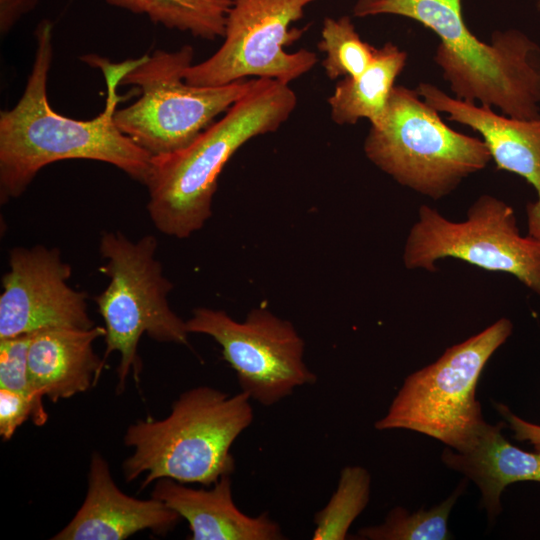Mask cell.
<instances>
[{
  "label": "cell",
  "mask_w": 540,
  "mask_h": 540,
  "mask_svg": "<svg viewBox=\"0 0 540 540\" xmlns=\"http://www.w3.org/2000/svg\"><path fill=\"white\" fill-rule=\"evenodd\" d=\"M53 25L48 19L35 29L36 49L31 72L17 104L0 112V202L20 197L38 172L68 159L111 164L145 184L151 155L123 134L114 122L122 97L117 94L129 61L111 65L90 56L86 62L101 67L107 82L104 110L90 120L58 114L47 97L48 73L53 59Z\"/></svg>",
  "instance_id": "cell-1"
},
{
  "label": "cell",
  "mask_w": 540,
  "mask_h": 540,
  "mask_svg": "<svg viewBox=\"0 0 540 540\" xmlns=\"http://www.w3.org/2000/svg\"><path fill=\"white\" fill-rule=\"evenodd\" d=\"M356 17L393 14L415 20L439 38L434 61L455 98L497 107L509 117H540V45L517 29L491 43L466 26L461 0H358Z\"/></svg>",
  "instance_id": "cell-2"
},
{
  "label": "cell",
  "mask_w": 540,
  "mask_h": 540,
  "mask_svg": "<svg viewBox=\"0 0 540 540\" xmlns=\"http://www.w3.org/2000/svg\"><path fill=\"white\" fill-rule=\"evenodd\" d=\"M296 104L289 84L259 78L249 93L186 147L152 157L144 185L155 227L178 239L199 231L212 215L218 177L229 159L250 139L276 131Z\"/></svg>",
  "instance_id": "cell-3"
},
{
  "label": "cell",
  "mask_w": 540,
  "mask_h": 540,
  "mask_svg": "<svg viewBox=\"0 0 540 540\" xmlns=\"http://www.w3.org/2000/svg\"><path fill=\"white\" fill-rule=\"evenodd\" d=\"M254 419L250 397L198 386L180 394L162 420L147 417L131 424L124 444L133 453L123 462L127 482L144 474L140 490L169 478L213 485L235 471L231 447Z\"/></svg>",
  "instance_id": "cell-4"
},
{
  "label": "cell",
  "mask_w": 540,
  "mask_h": 540,
  "mask_svg": "<svg viewBox=\"0 0 540 540\" xmlns=\"http://www.w3.org/2000/svg\"><path fill=\"white\" fill-rule=\"evenodd\" d=\"M364 152L397 183L433 200L448 196L492 159L483 140L450 128L417 90L404 86L393 87Z\"/></svg>",
  "instance_id": "cell-5"
},
{
  "label": "cell",
  "mask_w": 540,
  "mask_h": 540,
  "mask_svg": "<svg viewBox=\"0 0 540 540\" xmlns=\"http://www.w3.org/2000/svg\"><path fill=\"white\" fill-rule=\"evenodd\" d=\"M157 247L153 235L131 241L116 231L104 232L100 238L99 252L105 260L100 271L110 281L94 301L106 329L102 360L106 364L111 353L120 354L118 392L124 390L131 371L139 382L138 344L143 334L158 342L189 346L186 321L168 303L173 284L156 258Z\"/></svg>",
  "instance_id": "cell-6"
},
{
  "label": "cell",
  "mask_w": 540,
  "mask_h": 540,
  "mask_svg": "<svg viewBox=\"0 0 540 540\" xmlns=\"http://www.w3.org/2000/svg\"><path fill=\"white\" fill-rule=\"evenodd\" d=\"M194 50H155L130 60L121 84L133 85L140 96L116 109L118 129L151 157L178 151L190 144L213 120L249 93L259 78L204 87L187 83L185 70L193 64Z\"/></svg>",
  "instance_id": "cell-7"
},
{
  "label": "cell",
  "mask_w": 540,
  "mask_h": 540,
  "mask_svg": "<svg viewBox=\"0 0 540 540\" xmlns=\"http://www.w3.org/2000/svg\"><path fill=\"white\" fill-rule=\"evenodd\" d=\"M512 331L511 320L502 317L447 348L436 361L405 378L374 427L419 432L457 451L470 447L487 423L476 398L478 380Z\"/></svg>",
  "instance_id": "cell-8"
},
{
  "label": "cell",
  "mask_w": 540,
  "mask_h": 540,
  "mask_svg": "<svg viewBox=\"0 0 540 540\" xmlns=\"http://www.w3.org/2000/svg\"><path fill=\"white\" fill-rule=\"evenodd\" d=\"M445 258L510 274L540 297V240L523 236L514 209L495 196H479L462 221L426 204L419 207L404 244V266L434 272Z\"/></svg>",
  "instance_id": "cell-9"
},
{
  "label": "cell",
  "mask_w": 540,
  "mask_h": 540,
  "mask_svg": "<svg viewBox=\"0 0 540 540\" xmlns=\"http://www.w3.org/2000/svg\"><path fill=\"white\" fill-rule=\"evenodd\" d=\"M316 0H232L226 19L224 42L208 59L189 66L184 73L191 85H227L247 76L275 79L289 84L310 71L317 62L314 52L288 53L284 47L302 31L290 29Z\"/></svg>",
  "instance_id": "cell-10"
},
{
  "label": "cell",
  "mask_w": 540,
  "mask_h": 540,
  "mask_svg": "<svg viewBox=\"0 0 540 540\" xmlns=\"http://www.w3.org/2000/svg\"><path fill=\"white\" fill-rule=\"evenodd\" d=\"M189 333L213 338L235 371L241 391L272 406L317 376L304 362V341L294 326L266 308L251 310L242 322L223 310L196 308L186 321Z\"/></svg>",
  "instance_id": "cell-11"
},
{
  "label": "cell",
  "mask_w": 540,
  "mask_h": 540,
  "mask_svg": "<svg viewBox=\"0 0 540 540\" xmlns=\"http://www.w3.org/2000/svg\"><path fill=\"white\" fill-rule=\"evenodd\" d=\"M72 268L58 248L15 247L2 277L0 339L51 328L91 329L87 294L73 289Z\"/></svg>",
  "instance_id": "cell-12"
},
{
  "label": "cell",
  "mask_w": 540,
  "mask_h": 540,
  "mask_svg": "<svg viewBox=\"0 0 540 540\" xmlns=\"http://www.w3.org/2000/svg\"><path fill=\"white\" fill-rule=\"evenodd\" d=\"M417 92L448 120L477 131L498 170L523 177L536 191L537 199L526 205L528 235L540 240V117L531 120L495 113L491 107L453 98L429 83H420Z\"/></svg>",
  "instance_id": "cell-13"
},
{
  "label": "cell",
  "mask_w": 540,
  "mask_h": 540,
  "mask_svg": "<svg viewBox=\"0 0 540 540\" xmlns=\"http://www.w3.org/2000/svg\"><path fill=\"white\" fill-rule=\"evenodd\" d=\"M180 518L156 498L140 500L123 493L112 478L109 464L101 454L94 452L84 502L52 539L123 540L143 530L165 535Z\"/></svg>",
  "instance_id": "cell-14"
},
{
  "label": "cell",
  "mask_w": 540,
  "mask_h": 540,
  "mask_svg": "<svg viewBox=\"0 0 540 540\" xmlns=\"http://www.w3.org/2000/svg\"><path fill=\"white\" fill-rule=\"evenodd\" d=\"M151 497L184 518L191 540H282L280 525L268 513L251 517L235 505L230 475L210 489H193L169 478L156 480Z\"/></svg>",
  "instance_id": "cell-15"
},
{
  "label": "cell",
  "mask_w": 540,
  "mask_h": 540,
  "mask_svg": "<svg viewBox=\"0 0 540 540\" xmlns=\"http://www.w3.org/2000/svg\"><path fill=\"white\" fill-rule=\"evenodd\" d=\"M105 327L51 328L30 334L28 375L33 391L57 402L87 391L105 367L93 349Z\"/></svg>",
  "instance_id": "cell-16"
},
{
  "label": "cell",
  "mask_w": 540,
  "mask_h": 540,
  "mask_svg": "<svg viewBox=\"0 0 540 540\" xmlns=\"http://www.w3.org/2000/svg\"><path fill=\"white\" fill-rule=\"evenodd\" d=\"M506 422L486 423L476 441L457 451L446 447L442 462L474 482L481 493V506L490 520L502 512L501 495L516 482H540V453L528 452L510 443L502 430Z\"/></svg>",
  "instance_id": "cell-17"
},
{
  "label": "cell",
  "mask_w": 540,
  "mask_h": 540,
  "mask_svg": "<svg viewBox=\"0 0 540 540\" xmlns=\"http://www.w3.org/2000/svg\"><path fill=\"white\" fill-rule=\"evenodd\" d=\"M406 61L407 53L393 43L376 48L362 74L355 78L344 77L336 85L328 99L332 120L339 125H353L362 118L371 124L377 122Z\"/></svg>",
  "instance_id": "cell-18"
},
{
  "label": "cell",
  "mask_w": 540,
  "mask_h": 540,
  "mask_svg": "<svg viewBox=\"0 0 540 540\" xmlns=\"http://www.w3.org/2000/svg\"><path fill=\"white\" fill-rule=\"evenodd\" d=\"M132 13L146 15L168 29L215 40L224 37L232 0H105Z\"/></svg>",
  "instance_id": "cell-19"
},
{
  "label": "cell",
  "mask_w": 540,
  "mask_h": 540,
  "mask_svg": "<svg viewBox=\"0 0 540 540\" xmlns=\"http://www.w3.org/2000/svg\"><path fill=\"white\" fill-rule=\"evenodd\" d=\"M371 477L361 466H345L336 490L327 504L315 514L313 540H344L355 519L370 498Z\"/></svg>",
  "instance_id": "cell-20"
},
{
  "label": "cell",
  "mask_w": 540,
  "mask_h": 540,
  "mask_svg": "<svg viewBox=\"0 0 540 540\" xmlns=\"http://www.w3.org/2000/svg\"><path fill=\"white\" fill-rule=\"evenodd\" d=\"M466 481L438 505L426 510L410 512L396 506L384 521L375 526L363 527L358 537L368 540H447L451 538L448 518L457 499L464 492Z\"/></svg>",
  "instance_id": "cell-21"
},
{
  "label": "cell",
  "mask_w": 540,
  "mask_h": 540,
  "mask_svg": "<svg viewBox=\"0 0 540 540\" xmlns=\"http://www.w3.org/2000/svg\"><path fill=\"white\" fill-rule=\"evenodd\" d=\"M318 48L326 54L322 63L330 79L355 78L371 63L375 47L363 41L350 17L325 18Z\"/></svg>",
  "instance_id": "cell-22"
},
{
  "label": "cell",
  "mask_w": 540,
  "mask_h": 540,
  "mask_svg": "<svg viewBox=\"0 0 540 540\" xmlns=\"http://www.w3.org/2000/svg\"><path fill=\"white\" fill-rule=\"evenodd\" d=\"M30 334L0 339V388L28 397L39 414L47 421L43 398L32 389L28 375V347Z\"/></svg>",
  "instance_id": "cell-23"
},
{
  "label": "cell",
  "mask_w": 540,
  "mask_h": 540,
  "mask_svg": "<svg viewBox=\"0 0 540 540\" xmlns=\"http://www.w3.org/2000/svg\"><path fill=\"white\" fill-rule=\"evenodd\" d=\"M29 418L37 426L46 423L28 397L6 388H0V435L2 439L4 441L10 440L16 429Z\"/></svg>",
  "instance_id": "cell-24"
},
{
  "label": "cell",
  "mask_w": 540,
  "mask_h": 540,
  "mask_svg": "<svg viewBox=\"0 0 540 540\" xmlns=\"http://www.w3.org/2000/svg\"><path fill=\"white\" fill-rule=\"evenodd\" d=\"M494 407L514 432V437L519 441L528 442L535 451L540 453V424L521 418L505 404L494 403Z\"/></svg>",
  "instance_id": "cell-25"
},
{
  "label": "cell",
  "mask_w": 540,
  "mask_h": 540,
  "mask_svg": "<svg viewBox=\"0 0 540 540\" xmlns=\"http://www.w3.org/2000/svg\"><path fill=\"white\" fill-rule=\"evenodd\" d=\"M39 0H0V33L5 36L18 20L32 11Z\"/></svg>",
  "instance_id": "cell-26"
},
{
  "label": "cell",
  "mask_w": 540,
  "mask_h": 540,
  "mask_svg": "<svg viewBox=\"0 0 540 540\" xmlns=\"http://www.w3.org/2000/svg\"><path fill=\"white\" fill-rule=\"evenodd\" d=\"M536 4H537L538 9L540 10V0H536Z\"/></svg>",
  "instance_id": "cell-27"
}]
</instances>
